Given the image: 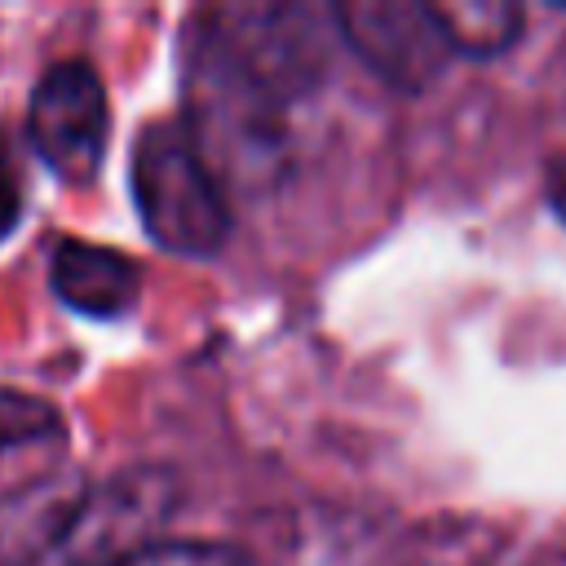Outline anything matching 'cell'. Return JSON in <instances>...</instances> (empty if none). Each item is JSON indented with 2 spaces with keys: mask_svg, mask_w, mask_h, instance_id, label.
<instances>
[{
  "mask_svg": "<svg viewBox=\"0 0 566 566\" xmlns=\"http://www.w3.org/2000/svg\"><path fill=\"white\" fill-rule=\"evenodd\" d=\"M181 93H186L181 124L221 186L234 181L243 190H261L270 177L283 172L287 106L226 49L208 13L195 18L186 31Z\"/></svg>",
  "mask_w": 566,
  "mask_h": 566,
  "instance_id": "obj_1",
  "label": "cell"
},
{
  "mask_svg": "<svg viewBox=\"0 0 566 566\" xmlns=\"http://www.w3.org/2000/svg\"><path fill=\"white\" fill-rule=\"evenodd\" d=\"M332 22L345 49L398 93L429 88L451 62V49L424 0H340Z\"/></svg>",
  "mask_w": 566,
  "mask_h": 566,
  "instance_id": "obj_4",
  "label": "cell"
},
{
  "mask_svg": "<svg viewBox=\"0 0 566 566\" xmlns=\"http://www.w3.org/2000/svg\"><path fill=\"white\" fill-rule=\"evenodd\" d=\"M226 49L287 106L314 93L327 75V40L314 27V9L301 4H239L208 13Z\"/></svg>",
  "mask_w": 566,
  "mask_h": 566,
  "instance_id": "obj_5",
  "label": "cell"
},
{
  "mask_svg": "<svg viewBox=\"0 0 566 566\" xmlns=\"http://www.w3.org/2000/svg\"><path fill=\"white\" fill-rule=\"evenodd\" d=\"M128 186L150 243L172 256H217L230 234L226 186L195 150L181 119H150L128 159Z\"/></svg>",
  "mask_w": 566,
  "mask_h": 566,
  "instance_id": "obj_2",
  "label": "cell"
},
{
  "mask_svg": "<svg viewBox=\"0 0 566 566\" xmlns=\"http://www.w3.org/2000/svg\"><path fill=\"white\" fill-rule=\"evenodd\" d=\"M49 287L66 310L84 318H124L142 296V270L115 248L62 239L49 261Z\"/></svg>",
  "mask_w": 566,
  "mask_h": 566,
  "instance_id": "obj_7",
  "label": "cell"
},
{
  "mask_svg": "<svg viewBox=\"0 0 566 566\" xmlns=\"http://www.w3.org/2000/svg\"><path fill=\"white\" fill-rule=\"evenodd\" d=\"M451 57H500L526 27V9L509 0H424Z\"/></svg>",
  "mask_w": 566,
  "mask_h": 566,
  "instance_id": "obj_9",
  "label": "cell"
},
{
  "mask_svg": "<svg viewBox=\"0 0 566 566\" xmlns=\"http://www.w3.org/2000/svg\"><path fill=\"white\" fill-rule=\"evenodd\" d=\"M111 566H248V553L221 539H150Z\"/></svg>",
  "mask_w": 566,
  "mask_h": 566,
  "instance_id": "obj_10",
  "label": "cell"
},
{
  "mask_svg": "<svg viewBox=\"0 0 566 566\" xmlns=\"http://www.w3.org/2000/svg\"><path fill=\"white\" fill-rule=\"evenodd\" d=\"M80 473H49L13 495H0V566H35L49 557L84 504Z\"/></svg>",
  "mask_w": 566,
  "mask_h": 566,
  "instance_id": "obj_8",
  "label": "cell"
},
{
  "mask_svg": "<svg viewBox=\"0 0 566 566\" xmlns=\"http://www.w3.org/2000/svg\"><path fill=\"white\" fill-rule=\"evenodd\" d=\"M18 221H22V172L0 137V243L18 230Z\"/></svg>",
  "mask_w": 566,
  "mask_h": 566,
  "instance_id": "obj_12",
  "label": "cell"
},
{
  "mask_svg": "<svg viewBox=\"0 0 566 566\" xmlns=\"http://www.w3.org/2000/svg\"><path fill=\"white\" fill-rule=\"evenodd\" d=\"M27 142L66 186H88L102 172L111 142V97L93 62L66 57L35 80L27 102Z\"/></svg>",
  "mask_w": 566,
  "mask_h": 566,
  "instance_id": "obj_3",
  "label": "cell"
},
{
  "mask_svg": "<svg viewBox=\"0 0 566 566\" xmlns=\"http://www.w3.org/2000/svg\"><path fill=\"white\" fill-rule=\"evenodd\" d=\"M57 433V407L35 398V394H18L0 385V455L44 442Z\"/></svg>",
  "mask_w": 566,
  "mask_h": 566,
  "instance_id": "obj_11",
  "label": "cell"
},
{
  "mask_svg": "<svg viewBox=\"0 0 566 566\" xmlns=\"http://www.w3.org/2000/svg\"><path fill=\"white\" fill-rule=\"evenodd\" d=\"M177 495L181 486L172 469H155V464L128 469L84 495V504L75 509L71 526L57 539V553L71 566H111L124 553L150 544L146 535L168 522Z\"/></svg>",
  "mask_w": 566,
  "mask_h": 566,
  "instance_id": "obj_6",
  "label": "cell"
}]
</instances>
